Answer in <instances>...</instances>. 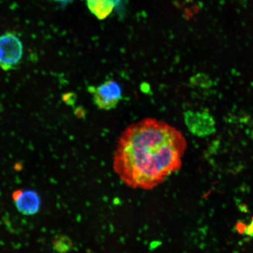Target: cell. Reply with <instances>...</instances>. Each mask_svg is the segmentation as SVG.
I'll return each mask as SVG.
<instances>
[{
	"mask_svg": "<svg viewBox=\"0 0 253 253\" xmlns=\"http://www.w3.org/2000/svg\"><path fill=\"white\" fill-rule=\"evenodd\" d=\"M186 145L173 126L144 119L128 126L120 135L113 169L128 187L150 191L181 169Z\"/></svg>",
	"mask_w": 253,
	"mask_h": 253,
	"instance_id": "1",
	"label": "cell"
},
{
	"mask_svg": "<svg viewBox=\"0 0 253 253\" xmlns=\"http://www.w3.org/2000/svg\"><path fill=\"white\" fill-rule=\"evenodd\" d=\"M23 45L17 35L7 33L0 36V68L8 71L14 69L21 61Z\"/></svg>",
	"mask_w": 253,
	"mask_h": 253,
	"instance_id": "2",
	"label": "cell"
},
{
	"mask_svg": "<svg viewBox=\"0 0 253 253\" xmlns=\"http://www.w3.org/2000/svg\"><path fill=\"white\" fill-rule=\"evenodd\" d=\"M94 103L98 108L103 110L115 109L123 99L122 88L113 79H110L97 87H90Z\"/></svg>",
	"mask_w": 253,
	"mask_h": 253,
	"instance_id": "3",
	"label": "cell"
},
{
	"mask_svg": "<svg viewBox=\"0 0 253 253\" xmlns=\"http://www.w3.org/2000/svg\"><path fill=\"white\" fill-rule=\"evenodd\" d=\"M183 116L186 126L194 135L205 137L216 132V122L210 113L188 110Z\"/></svg>",
	"mask_w": 253,
	"mask_h": 253,
	"instance_id": "4",
	"label": "cell"
},
{
	"mask_svg": "<svg viewBox=\"0 0 253 253\" xmlns=\"http://www.w3.org/2000/svg\"><path fill=\"white\" fill-rule=\"evenodd\" d=\"M16 207L20 212L25 215H33L39 211L41 201L37 193L33 191H25L14 196Z\"/></svg>",
	"mask_w": 253,
	"mask_h": 253,
	"instance_id": "5",
	"label": "cell"
},
{
	"mask_svg": "<svg viewBox=\"0 0 253 253\" xmlns=\"http://www.w3.org/2000/svg\"><path fill=\"white\" fill-rule=\"evenodd\" d=\"M86 3L91 13L100 20L108 17L116 7L112 0H86Z\"/></svg>",
	"mask_w": 253,
	"mask_h": 253,
	"instance_id": "6",
	"label": "cell"
},
{
	"mask_svg": "<svg viewBox=\"0 0 253 253\" xmlns=\"http://www.w3.org/2000/svg\"><path fill=\"white\" fill-rule=\"evenodd\" d=\"M190 82L193 86L208 89L213 86V82L211 80L210 75L205 73H198L193 76L190 79Z\"/></svg>",
	"mask_w": 253,
	"mask_h": 253,
	"instance_id": "7",
	"label": "cell"
},
{
	"mask_svg": "<svg viewBox=\"0 0 253 253\" xmlns=\"http://www.w3.org/2000/svg\"><path fill=\"white\" fill-rule=\"evenodd\" d=\"M73 248L72 240L66 236L56 237L53 241V249L58 252H67Z\"/></svg>",
	"mask_w": 253,
	"mask_h": 253,
	"instance_id": "8",
	"label": "cell"
},
{
	"mask_svg": "<svg viewBox=\"0 0 253 253\" xmlns=\"http://www.w3.org/2000/svg\"><path fill=\"white\" fill-rule=\"evenodd\" d=\"M245 233L247 235L253 237V218L252 223L246 229Z\"/></svg>",
	"mask_w": 253,
	"mask_h": 253,
	"instance_id": "9",
	"label": "cell"
},
{
	"mask_svg": "<svg viewBox=\"0 0 253 253\" xmlns=\"http://www.w3.org/2000/svg\"><path fill=\"white\" fill-rule=\"evenodd\" d=\"M52 1L56 2L61 3V4H68V3H70L74 1V0H52Z\"/></svg>",
	"mask_w": 253,
	"mask_h": 253,
	"instance_id": "10",
	"label": "cell"
},
{
	"mask_svg": "<svg viewBox=\"0 0 253 253\" xmlns=\"http://www.w3.org/2000/svg\"><path fill=\"white\" fill-rule=\"evenodd\" d=\"M112 1L115 3L116 5V7H118V5L120 4V3L122 2V0H112Z\"/></svg>",
	"mask_w": 253,
	"mask_h": 253,
	"instance_id": "11",
	"label": "cell"
}]
</instances>
